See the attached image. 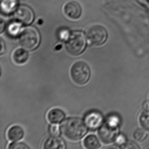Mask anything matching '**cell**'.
<instances>
[{
    "mask_svg": "<svg viewBox=\"0 0 149 149\" xmlns=\"http://www.w3.org/2000/svg\"><path fill=\"white\" fill-rule=\"evenodd\" d=\"M63 134L71 141H77L81 139L87 132V126L85 122L77 118L65 120L61 125Z\"/></svg>",
    "mask_w": 149,
    "mask_h": 149,
    "instance_id": "1",
    "label": "cell"
},
{
    "mask_svg": "<svg viewBox=\"0 0 149 149\" xmlns=\"http://www.w3.org/2000/svg\"><path fill=\"white\" fill-rule=\"evenodd\" d=\"M19 41L21 46L26 50H34L40 41L38 31L33 26L26 27L20 33Z\"/></svg>",
    "mask_w": 149,
    "mask_h": 149,
    "instance_id": "2",
    "label": "cell"
},
{
    "mask_svg": "<svg viewBox=\"0 0 149 149\" xmlns=\"http://www.w3.org/2000/svg\"><path fill=\"white\" fill-rule=\"evenodd\" d=\"M87 40L81 32H74L70 35L66 40L65 47L69 54L72 56H79L85 50Z\"/></svg>",
    "mask_w": 149,
    "mask_h": 149,
    "instance_id": "3",
    "label": "cell"
},
{
    "mask_svg": "<svg viewBox=\"0 0 149 149\" xmlns=\"http://www.w3.org/2000/svg\"><path fill=\"white\" fill-rule=\"evenodd\" d=\"M91 70L86 63L77 61L74 63L70 69V76L73 81L78 85H84L89 81Z\"/></svg>",
    "mask_w": 149,
    "mask_h": 149,
    "instance_id": "4",
    "label": "cell"
},
{
    "mask_svg": "<svg viewBox=\"0 0 149 149\" xmlns=\"http://www.w3.org/2000/svg\"><path fill=\"white\" fill-rule=\"evenodd\" d=\"M86 36L89 42L95 46L103 45L107 37V30L100 26H93L87 31Z\"/></svg>",
    "mask_w": 149,
    "mask_h": 149,
    "instance_id": "5",
    "label": "cell"
},
{
    "mask_svg": "<svg viewBox=\"0 0 149 149\" xmlns=\"http://www.w3.org/2000/svg\"><path fill=\"white\" fill-rule=\"evenodd\" d=\"M119 132V126L114 125L107 121L100 127L98 135L103 143H109L116 141Z\"/></svg>",
    "mask_w": 149,
    "mask_h": 149,
    "instance_id": "6",
    "label": "cell"
},
{
    "mask_svg": "<svg viewBox=\"0 0 149 149\" xmlns=\"http://www.w3.org/2000/svg\"><path fill=\"white\" fill-rule=\"evenodd\" d=\"M14 16L16 20L25 24H30L34 20V14L32 9L26 5L18 7L14 12Z\"/></svg>",
    "mask_w": 149,
    "mask_h": 149,
    "instance_id": "7",
    "label": "cell"
},
{
    "mask_svg": "<svg viewBox=\"0 0 149 149\" xmlns=\"http://www.w3.org/2000/svg\"><path fill=\"white\" fill-rule=\"evenodd\" d=\"M103 121L102 115L99 112L95 111L88 113L85 119V122L87 127L93 130L100 128L102 125Z\"/></svg>",
    "mask_w": 149,
    "mask_h": 149,
    "instance_id": "8",
    "label": "cell"
},
{
    "mask_svg": "<svg viewBox=\"0 0 149 149\" xmlns=\"http://www.w3.org/2000/svg\"><path fill=\"white\" fill-rule=\"evenodd\" d=\"M65 14L68 18L76 19L79 18L81 13L79 4L75 1H69L65 4L64 8Z\"/></svg>",
    "mask_w": 149,
    "mask_h": 149,
    "instance_id": "9",
    "label": "cell"
},
{
    "mask_svg": "<svg viewBox=\"0 0 149 149\" xmlns=\"http://www.w3.org/2000/svg\"><path fill=\"white\" fill-rule=\"evenodd\" d=\"M43 148L45 149H64L66 148V144L64 140L58 135H52L45 141Z\"/></svg>",
    "mask_w": 149,
    "mask_h": 149,
    "instance_id": "10",
    "label": "cell"
},
{
    "mask_svg": "<svg viewBox=\"0 0 149 149\" xmlns=\"http://www.w3.org/2000/svg\"><path fill=\"white\" fill-rule=\"evenodd\" d=\"M24 130L18 125H14L10 127L7 132L8 139L14 142L20 141L24 137Z\"/></svg>",
    "mask_w": 149,
    "mask_h": 149,
    "instance_id": "11",
    "label": "cell"
},
{
    "mask_svg": "<svg viewBox=\"0 0 149 149\" xmlns=\"http://www.w3.org/2000/svg\"><path fill=\"white\" fill-rule=\"evenodd\" d=\"M28 58V52L24 48L17 49L12 54L13 61L16 64H24L27 62Z\"/></svg>",
    "mask_w": 149,
    "mask_h": 149,
    "instance_id": "12",
    "label": "cell"
},
{
    "mask_svg": "<svg viewBox=\"0 0 149 149\" xmlns=\"http://www.w3.org/2000/svg\"><path fill=\"white\" fill-rule=\"evenodd\" d=\"M66 115L64 112L60 109H53L47 114V119L50 123L58 124L62 122Z\"/></svg>",
    "mask_w": 149,
    "mask_h": 149,
    "instance_id": "13",
    "label": "cell"
},
{
    "mask_svg": "<svg viewBox=\"0 0 149 149\" xmlns=\"http://www.w3.org/2000/svg\"><path fill=\"white\" fill-rule=\"evenodd\" d=\"M2 12L6 14L15 12L17 8V0H2L1 4Z\"/></svg>",
    "mask_w": 149,
    "mask_h": 149,
    "instance_id": "14",
    "label": "cell"
},
{
    "mask_svg": "<svg viewBox=\"0 0 149 149\" xmlns=\"http://www.w3.org/2000/svg\"><path fill=\"white\" fill-rule=\"evenodd\" d=\"M83 145L86 148L89 149H97L100 147L99 139L93 134L88 135L83 141Z\"/></svg>",
    "mask_w": 149,
    "mask_h": 149,
    "instance_id": "15",
    "label": "cell"
},
{
    "mask_svg": "<svg viewBox=\"0 0 149 149\" xmlns=\"http://www.w3.org/2000/svg\"><path fill=\"white\" fill-rule=\"evenodd\" d=\"M22 24L17 20L10 23L7 27L8 34L12 36H16L20 34Z\"/></svg>",
    "mask_w": 149,
    "mask_h": 149,
    "instance_id": "16",
    "label": "cell"
},
{
    "mask_svg": "<svg viewBox=\"0 0 149 149\" xmlns=\"http://www.w3.org/2000/svg\"><path fill=\"white\" fill-rule=\"evenodd\" d=\"M140 122L146 130L149 131V111H145L141 113Z\"/></svg>",
    "mask_w": 149,
    "mask_h": 149,
    "instance_id": "17",
    "label": "cell"
},
{
    "mask_svg": "<svg viewBox=\"0 0 149 149\" xmlns=\"http://www.w3.org/2000/svg\"><path fill=\"white\" fill-rule=\"evenodd\" d=\"M147 134L143 129H137L134 131L133 134L134 138L138 141H143L147 137Z\"/></svg>",
    "mask_w": 149,
    "mask_h": 149,
    "instance_id": "18",
    "label": "cell"
},
{
    "mask_svg": "<svg viewBox=\"0 0 149 149\" xmlns=\"http://www.w3.org/2000/svg\"><path fill=\"white\" fill-rule=\"evenodd\" d=\"M30 148L26 144L23 143H19L15 141V143L10 144L9 146L8 147V149H28Z\"/></svg>",
    "mask_w": 149,
    "mask_h": 149,
    "instance_id": "19",
    "label": "cell"
},
{
    "mask_svg": "<svg viewBox=\"0 0 149 149\" xmlns=\"http://www.w3.org/2000/svg\"><path fill=\"white\" fill-rule=\"evenodd\" d=\"M56 124H54V125H51L49 127V131L52 135L56 136L60 134V129L59 128L58 125Z\"/></svg>",
    "mask_w": 149,
    "mask_h": 149,
    "instance_id": "20",
    "label": "cell"
},
{
    "mask_svg": "<svg viewBox=\"0 0 149 149\" xmlns=\"http://www.w3.org/2000/svg\"><path fill=\"white\" fill-rule=\"evenodd\" d=\"M59 35L61 40L66 41L70 36V34L68 30L64 29L60 31V32L59 33Z\"/></svg>",
    "mask_w": 149,
    "mask_h": 149,
    "instance_id": "21",
    "label": "cell"
},
{
    "mask_svg": "<svg viewBox=\"0 0 149 149\" xmlns=\"http://www.w3.org/2000/svg\"><path fill=\"white\" fill-rule=\"evenodd\" d=\"M121 148L124 149H139L137 145L132 141L126 142Z\"/></svg>",
    "mask_w": 149,
    "mask_h": 149,
    "instance_id": "22",
    "label": "cell"
},
{
    "mask_svg": "<svg viewBox=\"0 0 149 149\" xmlns=\"http://www.w3.org/2000/svg\"><path fill=\"white\" fill-rule=\"evenodd\" d=\"M126 139L125 136L123 135H119L117 136L116 139V143L118 145L123 146L126 143Z\"/></svg>",
    "mask_w": 149,
    "mask_h": 149,
    "instance_id": "23",
    "label": "cell"
},
{
    "mask_svg": "<svg viewBox=\"0 0 149 149\" xmlns=\"http://www.w3.org/2000/svg\"><path fill=\"white\" fill-rule=\"evenodd\" d=\"M1 54H2L5 52V44H4V42H3V41L2 39L1 40Z\"/></svg>",
    "mask_w": 149,
    "mask_h": 149,
    "instance_id": "24",
    "label": "cell"
},
{
    "mask_svg": "<svg viewBox=\"0 0 149 149\" xmlns=\"http://www.w3.org/2000/svg\"><path fill=\"white\" fill-rule=\"evenodd\" d=\"M143 108L145 111H149V101H145L144 102L143 104Z\"/></svg>",
    "mask_w": 149,
    "mask_h": 149,
    "instance_id": "25",
    "label": "cell"
},
{
    "mask_svg": "<svg viewBox=\"0 0 149 149\" xmlns=\"http://www.w3.org/2000/svg\"><path fill=\"white\" fill-rule=\"evenodd\" d=\"M148 1H149V0H148Z\"/></svg>",
    "mask_w": 149,
    "mask_h": 149,
    "instance_id": "26",
    "label": "cell"
}]
</instances>
